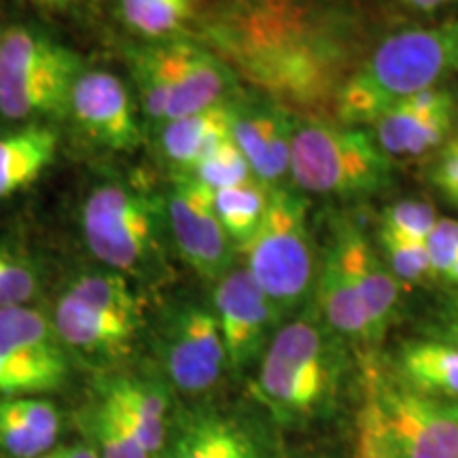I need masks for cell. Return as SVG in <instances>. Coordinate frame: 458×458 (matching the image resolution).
<instances>
[{
  "instance_id": "obj_5",
  "label": "cell",
  "mask_w": 458,
  "mask_h": 458,
  "mask_svg": "<svg viewBox=\"0 0 458 458\" xmlns=\"http://www.w3.org/2000/svg\"><path fill=\"white\" fill-rule=\"evenodd\" d=\"M240 250L246 270L280 314L295 310L312 293L317 259L306 227V204L293 193H272L263 221Z\"/></svg>"
},
{
  "instance_id": "obj_30",
  "label": "cell",
  "mask_w": 458,
  "mask_h": 458,
  "mask_svg": "<svg viewBox=\"0 0 458 458\" xmlns=\"http://www.w3.org/2000/svg\"><path fill=\"white\" fill-rule=\"evenodd\" d=\"M385 261L391 267L399 283H420L425 278H435L431 257H428L427 242L380 233Z\"/></svg>"
},
{
  "instance_id": "obj_40",
  "label": "cell",
  "mask_w": 458,
  "mask_h": 458,
  "mask_svg": "<svg viewBox=\"0 0 458 458\" xmlns=\"http://www.w3.org/2000/svg\"><path fill=\"white\" fill-rule=\"evenodd\" d=\"M62 458H100L91 445H72V448L62 450Z\"/></svg>"
},
{
  "instance_id": "obj_11",
  "label": "cell",
  "mask_w": 458,
  "mask_h": 458,
  "mask_svg": "<svg viewBox=\"0 0 458 458\" xmlns=\"http://www.w3.org/2000/svg\"><path fill=\"white\" fill-rule=\"evenodd\" d=\"M176 246L199 276L221 280L232 266V240L215 213V191L196 179L176 187L170 199Z\"/></svg>"
},
{
  "instance_id": "obj_20",
  "label": "cell",
  "mask_w": 458,
  "mask_h": 458,
  "mask_svg": "<svg viewBox=\"0 0 458 458\" xmlns=\"http://www.w3.org/2000/svg\"><path fill=\"white\" fill-rule=\"evenodd\" d=\"M232 139V108L216 105L208 111L164 123L162 147L172 164L196 170L210 153Z\"/></svg>"
},
{
  "instance_id": "obj_43",
  "label": "cell",
  "mask_w": 458,
  "mask_h": 458,
  "mask_svg": "<svg viewBox=\"0 0 458 458\" xmlns=\"http://www.w3.org/2000/svg\"><path fill=\"white\" fill-rule=\"evenodd\" d=\"M38 458H62V450H57V452H47V454H43V456H38Z\"/></svg>"
},
{
  "instance_id": "obj_9",
  "label": "cell",
  "mask_w": 458,
  "mask_h": 458,
  "mask_svg": "<svg viewBox=\"0 0 458 458\" xmlns=\"http://www.w3.org/2000/svg\"><path fill=\"white\" fill-rule=\"evenodd\" d=\"M151 204L122 185H102L83 206V236L89 250L114 270L131 272L153 242Z\"/></svg>"
},
{
  "instance_id": "obj_33",
  "label": "cell",
  "mask_w": 458,
  "mask_h": 458,
  "mask_svg": "<svg viewBox=\"0 0 458 458\" xmlns=\"http://www.w3.org/2000/svg\"><path fill=\"white\" fill-rule=\"evenodd\" d=\"M54 442L30 431L0 399V448L13 458H38L47 454Z\"/></svg>"
},
{
  "instance_id": "obj_10",
  "label": "cell",
  "mask_w": 458,
  "mask_h": 458,
  "mask_svg": "<svg viewBox=\"0 0 458 458\" xmlns=\"http://www.w3.org/2000/svg\"><path fill=\"white\" fill-rule=\"evenodd\" d=\"M280 317L278 308L261 291L246 267L229 270L215 289V318L225 346L227 365L244 369L266 346L267 334Z\"/></svg>"
},
{
  "instance_id": "obj_13",
  "label": "cell",
  "mask_w": 458,
  "mask_h": 458,
  "mask_svg": "<svg viewBox=\"0 0 458 458\" xmlns=\"http://www.w3.org/2000/svg\"><path fill=\"white\" fill-rule=\"evenodd\" d=\"M225 363L227 354L215 312L187 308L176 318L165 348V365L174 386L187 394L210 391Z\"/></svg>"
},
{
  "instance_id": "obj_36",
  "label": "cell",
  "mask_w": 458,
  "mask_h": 458,
  "mask_svg": "<svg viewBox=\"0 0 458 458\" xmlns=\"http://www.w3.org/2000/svg\"><path fill=\"white\" fill-rule=\"evenodd\" d=\"M427 249L428 257H431L435 276L458 284V249H454L450 242H445L435 232H431V236L427 238Z\"/></svg>"
},
{
  "instance_id": "obj_42",
  "label": "cell",
  "mask_w": 458,
  "mask_h": 458,
  "mask_svg": "<svg viewBox=\"0 0 458 458\" xmlns=\"http://www.w3.org/2000/svg\"><path fill=\"white\" fill-rule=\"evenodd\" d=\"M448 342L458 344V320H454V323L450 325V329H448Z\"/></svg>"
},
{
  "instance_id": "obj_4",
  "label": "cell",
  "mask_w": 458,
  "mask_h": 458,
  "mask_svg": "<svg viewBox=\"0 0 458 458\" xmlns=\"http://www.w3.org/2000/svg\"><path fill=\"white\" fill-rule=\"evenodd\" d=\"M289 172L320 196H368L391 182V162L369 131L312 119L293 130Z\"/></svg>"
},
{
  "instance_id": "obj_19",
  "label": "cell",
  "mask_w": 458,
  "mask_h": 458,
  "mask_svg": "<svg viewBox=\"0 0 458 458\" xmlns=\"http://www.w3.org/2000/svg\"><path fill=\"white\" fill-rule=\"evenodd\" d=\"M102 403L122 418L148 454L156 456L164 450L168 399L157 386L140 380H114Z\"/></svg>"
},
{
  "instance_id": "obj_28",
  "label": "cell",
  "mask_w": 458,
  "mask_h": 458,
  "mask_svg": "<svg viewBox=\"0 0 458 458\" xmlns=\"http://www.w3.org/2000/svg\"><path fill=\"white\" fill-rule=\"evenodd\" d=\"M68 293L79 297L85 303H91V306L102 308V310L140 318L139 301L130 291L128 283L117 274H89V276L79 278L68 289Z\"/></svg>"
},
{
  "instance_id": "obj_22",
  "label": "cell",
  "mask_w": 458,
  "mask_h": 458,
  "mask_svg": "<svg viewBox=\"0 0 458 458\" xmlns=\"http://www.w3.org/2000/svg\"><path fill=\"white\" fill-rule=\"evenodd\" d=\"M55 151V131L43 125L0 134V199L37 181Z\"/></svg>"
},
{
  "instance_id": "obj_6",
  "label": "cell",
  "mask_w": 458,
  "mask_h": 458,
  "mask_svg": "<svg viewBox=\"0 0 458 458\" xmlns=\"http://www.w3.org/2000/svg\"><path fill=\"white\" fill-rule=\"evenodd\" d=\"M79 74L72 51L30 28H9L0 41V113L13 122L62 113Z\"/></svg>"
},
{
  "instance_id": "obj_44",
  "label": "cell",
  "mask_w": 458,
  "mask_h": 458,
  "mask_svg": "<svg viewBox=\"0 0 458 458\" xmlns=\"http://www.w3.org/2000/svg\"><path fill=\"white\" fill-rule=\"evenodd\" d=\"M0 41H3V30H0Z\"/></svg>"
},
{
  "instance_id": "obj_3",
  "label": "cell",
  "mask_w": 458,
  "mask_h": 458,
  "mask_svg": "<svg viewBox=\"0 0 458 458\" xmlns=\"http://www.w3.org/2000/svg\"><path fill=\"white\" fill-rule=\"evenodd\" d=\"M334 337L323 318L306 314L267 344L257 393L280 420H308L331 403L340 374Z\"/></svg>"
},
{
  "instance_id": "obj_24",
  "label": "cell",
  "mask_w": 458,
  "mask_h": 458,
  "mask_svg": "<svg viewBox=\"0 0 458 458\" xmlns=\"http://www.w3.org/2000/svg\"><path fill=\"white\" fill-rule=\"evenodd\" d=\"M66 376V363L57 348L0 357V397H30L54 391Z\"/></svg>"
},
{
  "instance_id": "obj_35",
  "label": "cell",
  "mask_w": 458,
  "mask_h": 458,
  "mask_svg": "<svg viewBox=\"0 0 458 458\" xmlns=\"http://www.w3.org/2000/svg\"><path fill=\"white\" fill-rule=\"evenodd\" d=\"M37 291V278L26 266L9 257L0 259V308L24 306Z\"/></svg>"
},
{
  "instance_id": "obj_31",
  "label": "cell",
  "mask_w": 458,
  "mask_h": 458,
  "mask_svg": "<svg viewBox=\"0 0 458 458\" xmlns=\"http://www.w3.org/2000/svg\"><path fill=\"white\" fill-rule=\"evenodd\" d=\"M439 216L437 210L428 202L420 199H403L385 208L382 213V229L380 233H391V236L422 240L431 236V232L437 225Z\"/></svg>"
},
{
  "instance_id": "obj_17",
  "label": "cell",
  "mask_w": 458,
  "mask_h": 458,
  "mask_svg": "<svg viewBox=\"0 0 458 458\" xmlns=\"http://www.w3.org/2000/svg\"><path fill=\"white\" fill-rule=\"evenodd\" d=\"M139 320L102 310L66 293L55 308V334L77 351L114 354L123 351L136 335Z\"/></svg>"
},
{
  "instance_id": "obj_16",
  "label": "cell",
  "mask_w": 458,
  "mask_h": 458,
  "mask_svg": "<svg viewBox=\"0 0 458 458\" xmlns=\"http://www.w3.org/2000/svg\"><path fill=\"white\" fill-rule=\"evenodd\" d=\"M232 139L259 181L276 182L289 172L293 130L284 113L272 108L232 111Z\"/></svg>"
},
{
  "instance_id": "obj_32",
  "label": "cell",
  "mask_w": 458,
  "mask_h": 458,
  "mask_svg": "<svg viewBox=\"0 0 458 458\" xmlns=\"http://www.w3.org/2000/svg\"><path fill=\"white\" fill-rule=\"evenodd\" d=\"M91 431L98 439L96 452L100 458H153L106 403H102L100 410L96 411L94 420H91Z\"/></svg>"
},
{
  "instance_id": "obj_21",
  "label": "cell",
  "mask_w": 458,
  "mask_h": 458,
  "mask_svg": "<svg viewBox=\"0 0 458 458\" xmlns=\"http://www.w3.org/2000/svg\"><path fill=\"white\" fill-rule=\"evenodd\" d=\"M397 365L401 385L428 397L458 401V344H405Z\"/></svg>"
},
{
  "instance_id": "obj_23",
  "label": "cell",
  "mask_w": 458,
  "mask_h": 458,
  "mask_svg": "<svg viewBox=\"0 0 458 458\" xmlns=\"http://www.w3.org/2000/svg\"><path fill=\"white\" fill-rule=\"evenodd\" d=\"M168 458H259L255 442L238 422L216 414L187 418Z\"/></svg>"
},
{
  "instance_id": "obj_8",
  "label": "cell",
  "mask_w": 458,
  "mask_h": 458,
  "mask_svg": "<svg viewBox=\"0 0 458 458\" xmlns=\"http://www.w3.org/2000/svg\"><path fill=\"white\" fill-rule=\"evenodd\" d=\"M365 393L397 458H458V401L416 393L368 369Z\"/></svg>"
},
{
  "instance_id": "obj_7",
  "label": "cell",
  "mask_w": 458,
  "mask_h": 458,
  "mask_svg": "<svg viewBox=\"0 0 458 458\" xmlns=\"http://www.w3.org/2000/svg\"><path fill=\"white\" fill-rule=\"evenodd\" d=\"M136 77L145 113L164 123L216 106L227 85L219 62L189 43L145 51L136 62Z\"/></svg>"
},
{
  "instance_id": "obj_34",
  "label": "cell",
  "mask_w": 458,
  "mask_h": 458,
  "mask_svg": "<svg viewBox=\"0 0 458 458\" xmlns=\"http://www.w3.org/2000/svg\"><path fill=\"white\" fill-rule=\"evenodd\" d=\"M354 458H397L382 431L380 418L376 414L369 394L365 393L363 408L359 411V431H357V452Z\"/></svg>"
},
{
  "instance_id": "obj_37",
  "label": "cell",
  "mask_w": 458,
  "mask_h": 458,
  "mask_svg": "<svg viewBox=\"0 0 458 458\" xmlns=\"http://www.w3.org/2000/svg\"><path fill=\"white\" fill-rule=\"evenodd\" d=\"M433 181L452 202L458 204V142H452L442 153L437 165H435Z\"/></svg>"
},
{
  "instance_id": "obj_2",
  "label": "cell",
  "mask_w": 458,
  "mask_h": 458,
  "mask_svg": "<svg viewBox=\"0 0 458 458\" xmlns=\"http://www.w3.org/2000/svg\"><path fill=\"white\" fill-rule=\"evenodd\" d=\"M454 72L458 20L391 34L344 85L335 106L337 119L346 125L374 123L394 102L437 88Z\"/></svg>"
},
{
  "instance_id": "obj_12",
  "label": "cell",
  "mask_w": 458,
  "mask_h": 458,
  "mask_svg": "<svg viewBox=\"0 0 458 458\" xmlns=\"http://www.w3.org/2000/svg\"><path fill=\"white\" fill-rule=\"evenodd\" d=\"M454 119L448 89L428 88L394 102L376 119V142L386 156H420L442 145Z\"/></svg>"
},
{
  "instance_id": "obj_29",
  "label": "cell",
  "mask_w": 458,
  "mask_h": 458,
  "mask_svg": "<svg viewBox=\"0 0 458 458\" xmlns=\"http://www.w3.org/2000/svg\"><path fill=\"white\" fill-rule=\"evenodd\" d=\"M250 174H253V170H250L244 153L240 151V147L233 139L223 142L216 151L210 153V156L206 157L202 164H198L196 170H193V179L199 181L206 187H210L213 191L253 181Z\"/></svg>"
},
{
  "instance_id": "obj_26",
  "label": "cell",
  "mask_w": 458,
  "mask_h": 458,
  "mask_svg": "<svg viewBox=\"0 0 458 458\" xmlns=\"http://www.w3.org/2000/svg\"><path fill=\"white\" fill-rule=\"evenodd\" d=\"M54 348L51 327L41 312L26 306L0 308V357Z\"/></svg>"
},
{
  "instance_id": "obj_1",
  "label": "cell",
  "mask_w": 458,
  "mask_h": 458,
  "mask_svg": "<svg viewBox=\"0 0 458 458\" xmlns=\"http://www.w3.org/2000/svg\"><path fill=\"white\" fill-rule=\"evenodd\" d=\"M221 43L250 81L286 106L325 122L357 62V32L334 7L308 0H263L223 28Z\"/></svg>"
},
{
  "instance_id": "obj_27",
  "label": "cell",
  "mask_w": 458,
  "mask_h": 458,
  "mask_svg": "<svg viewBox=\"0 0 458 458\" xmlns=\"http://www.w3.org/2000/svg\"><path fill=\"white\" fill-rule=\"evenodd\" d=\"M191 0H122V15L131 30L151 38L168 37L185 24Z\"/></svg>"
},
{
  "instance_id": "obj_38",
  "label": "cell",
  "mask_w": 458,
  "mask_h": 458,
  "mask_svg": "<svg viewBox=\"0 0 458 458\" xmlns=\"http://www.w3.org/2000/svg\"><path fill=\"white\" fill-rule=\"evenodd\" d=\"M433 232L437 233V236H442L445 242H450L454 249H458V221L456 219H439Z\"/></svg>"
},
{
  "instance_id": "obj_14",
  "label": "cell",
  "mask_w": 458,
  "mask_h": 458,
  "mask_svg": "<svg viewBox=\"0 0 458 458\" xmlns=\"http://www.w3.org/2000/svg\"><path fill=\"white\" fill-rule=\"evenodd\" d=\"M71 113L77 123L108 148H134L140 140L134 106L125 85L106 71L81 72L71 94Z\"/></svg>"
},
{
  "instance_id": "obj_25",
  "label": "cell",
  "mask_w": 458,
  "mask_h": 458,
  "mask_svg": "<svg viewBox=\"0 0 458 458\" xmlns=\"http://www.w3.org/2000/svg\"><path fill=\"white\" fill-rule=\"evenodd\" d=\"M270 196L272 193L257 181L215 191V213L233 244L242 246L257 232Z\"/></svg>"
},
{
  "instance_id": "obj_41",
  "label": "cell",
  "mask_w": 458,
  "mask_h": 458,
  "mask_svg": "<svg viewBox=\"0 0 458 458\" xmlns=\"http://www.w3.org/2000/svg\"><path fill=\"white\" fill-rule=\"evenodd\" d=\"M30 3H37V4H47V7H66V4L81 3V0H30Z\"/></svg>"
},
{
  "instance_id": "obj_15",
  "label": "cell",
  "mask_w": 458,
  "mask_h": 458,
  "mask_svg": "<svg viewBox=\"0 0 458 458\" xmlns=\"http://www.w3.org/2000/svg\"><path fill=\"white\" fill-rule=\"evenodd\" d=\"M331 253L357 289L359 300L368 312L377 342L386 334L399 303V280L385 259L376 255L368 238L352 223H337Z\"/></svg>"
},
{
  "instance_id": "obj_39",
  "label": "cell",
  "mask_w": 458,
  "mask_h": 458,
  "mask_svg": "<svg viewBox=\"0 0 458 458\" xmlns=\"http://www.w3.org/2000/svg\"><path fill=\"white\" fill-rule=\"evenodd\" d=\"M405 7L425 11V13H433V11L445 7V4L452 3V0H399Z\"/></svg>"
},
{
  "instance_id": "obj_45",
  "label": "cell",
  "mask_w": 458,
  "mask_h": 458,
  "mask_svg": "<svg viewBox=\"0 0 458 458\" xmlns=\"http://www.w3.org/2000/svg\"><path fill=\"white\" fill-rule=\"evenodd\" d=\"M0 259H3V255H0Z\"/></svg>"
},
{
  "instance_id": "obj_18",
  "label": "cell",
  "mask_w": 458,
  "mask_h": 458,
  "mask_svg": "<svg viewBox=\"0 0 458 458\" xmlns=\"http://www.w3.org/2000/svg\"><path fill=\"white\" fill-rule=\"evenodd\" d=\"M317 300L320 318L331 334L357 344V346H374L377 342L357 289L331 250H327L323 270H320Z\"/></svg>"
}]
</instances>
